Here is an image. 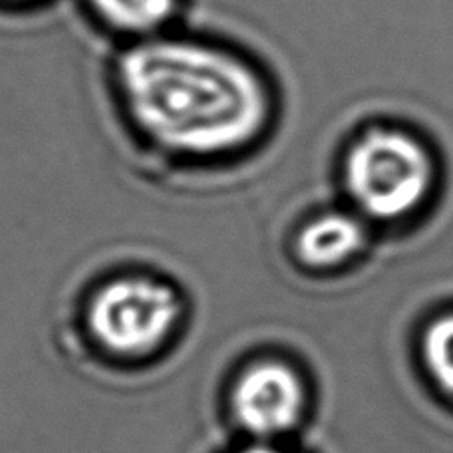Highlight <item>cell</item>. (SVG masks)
I'll list each match as a JSON object with an SVG mask.
<instances>
[{
	"instance_id": "1",
	"label": "cell",
	"mask_w": 453,
	"mask_h": 453,
	"mask_svg": "<svg viewBox=\"0 0 453 453\" xmlns=\"http://www.w3.org/2000/svg\"><path fill=\"white\" fill-rule=\"evenodd\" d=\"M104 78L121 137L167 177L245 159L279 124V90L263 64L183 24L116 46Z\"/></svg>"
},
{
	"instance_id": "2",
	"label": "cell",
	"mask_w": 453,
	"mask_h": 453,
	"mask_svg": "<svg viewBox=\"0 0 453 453\" xmlns=\"http://www.w3.org/2000/svg\"><path fill=\"white\" fill-rule=\"evenodd\" d=\"M441 172L434 143L398 121L360 127L338 161L348 203L366 223H400L422 211L440 188Z\"/></svg>"
},
{
	"instance_id": "3",
	"label": "cell",
	"mask_w": 453,
	"mask_h": 453,
	"mask_svg": "<svg viewBox=\"0 0 453 453\" xmlns=\"http://www.w3.org/2000/svg\"><path fill=\"white\" fill-rule=\"evenodd\" d=\"M180 314V296L167 282L148 274H126L94 295L88 306V328L111 356L140 358L165 342Z\"/></svg>"
},
{
	"instance_id": "4",
	"label": "cell",
	"mask_w": 453,
	"mask_h": 453,
	"mask_svg": "<svg viewBox=\"0 0 453 453\" xmlns=\"http://www.w3.org/2000/svg\"><path fill=\"white\" fill-rule=\"evenodd\" d=\"M233 416L255 438H277L301 422L304 388L296 372L280 362H261L239 376L231 394Z\"/></svg>"
},
{
	"instance_id": "5",
	"label": "cell",
	"mask_w": 453,
	"mask_h": 453,
	"mask_svg": "<svg viewBox=\"0 0 453 453\" xmlns=\"http://www.w3.org/2000/svg\"><path fill=\"white\" fill-rule=\"evenodd\" d=\"M80 11L116 46L180 27L188 0H76Z\"/></svg>"
},
{
	"instance_id": "6",
	"label": "cell",
	"mask_w": 453,
	"mask_h": 453,
	"mask_svg": "<svg viewBox=\"0 0 453 453\" xmlns=\"http://www.w3.org/2000/svg\"><path fill=\"white\" fill-rule=\"evenodd\" d=\"M366 225L352 209H326L312 215L296 233V258L311 269H336L366 247Z\"/></svg>"
},
{
	"instance_id": "7",
	"label": "cell",
	"mask_w": 453,
	"mask_h": 453,
	"mask_svg": "<svg viewBox=\"0 0 453 453\" xmlns=\"http://www.w3.org/2000/svg\"><path fill=\"white\" fill-rule=\"evenodd\" d=\"M424 362L435 384L453 395V314L438 319L427 328Z\"/></svg>"
},
{
	"instance_id": "8",
	"label": "cell",
	"mask_w": 453,
	"mask_h": 453,
	"mask_svg": "<svg viewBox=\"0 0 453 453\" xmlns=\"http://www.w3.org/2000/svg\"><path fill=\"white\" fill-rule=\"evenodd\" d=\"M48 3H52V0H0V11H8V12L38 11V8H42Z\"/></svg>"
},
{
	"instance_id": "9",
	"label": "cell",
	"mask_w": 453,
	"mask_h": 453,
	"mask_svg": "<svg viewBox=\"0 0 453 453\" xmlns=\"http://www.w3.org/2000/svg\"><path fill=\"white\" fill-rule=\"evenodd\" d=\"M241 453H287V451H280L277 448H269V446H255V448L242 449Z\"/></svg>"
}]
</instances>
